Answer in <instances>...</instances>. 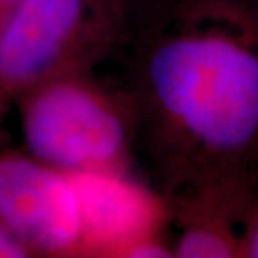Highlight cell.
<instances>
[{"label": "cell", "mask_w": 258, "mask_h": 258, "mask_svg": "<svg viewBox=\"0 0 258 258\" xmlns=\"http://www.w3.org/2000/svg\"><path fill=\"white\" fill-rule=\"evenodd\" d=\"M133 97L164 200L258 193V0H179L143 44Z\"/></svg>", "instance_id": "cell-1"}, {"label": "cell", "mask_w": 258, "mask_h": 258, "mask_svg": "<svg viewBox=\"0 0 258 258\" xmlns=\"http://www.w3.org/2000/svg\"><path fill=\"white\" fill-rule=\"evenodd\" d=\"M25 151L59 171H131L138 119L129 91L69 71L30 87L14 102Z\"/></svg>", "instance_id": "cell-2"}, {"label": "cell", "mask_w": 258, "mask_h": 258, "mask_svg": "<svg viewBox=\"0 0 258 258\" xmlns=\"http://www.w3.org/2000/svg\"><path fill=\"white\" fill-rule=\"evenodd\" d=\"M124 30V0H19L0 25V119L39 82L94 69Z\"/></svg>", "instance_id": "cell-3"}, {"label": "cell", "mask_w": 258, "mask_h": 258, "mask_svg": "<svg viewBox=\"0 0 258 258\" xmlns=\"http://www.w3.org/2000/svg\"><path fill=\"white\" fill-rule=\"evenodd\" d=\"M79 205L82 258H169L164 196L131 171L69 174Z\"/></svg>", "instance_id": "cell-4"}, {"label": "cell", "mask_w": 258, "mask_h": 258, "mask_svg": "<svg viewBox=\"0 0 258 258\" xmlns=\"http://www.w3.org/2000/svg\"><path fill=\"white\" fill-rule=\"evenodd\" d=\"M0 221L30 258H82L71 176L27 151L0 153Z\"/></svg>", "instance_id": "cell-5"}, {"label": "cell", "mask_w": 258, "mask_h": 258, "mask_svg": "<svg viewBox=\"0 0 258 258\" xmlns=\"http://www.w3.org/2000/svg\"><path fill=\"white\" fill-rule=\"evenodd\" d=\"M178 226L173 256L243 258V231L253 201L223 189H198L168 198Z\"/></svg>", "instance_id": "cell-6"}, {"label": "cell", "mask_w": 258, "mask_h": 258, "mask_svg": "<svg viewBox=\"0 0 258 258\" xmlns=\"http://www.w3.org/2000/svg\"><path fill=\"white\" fill-rule=\"evenodd\" d=\"M243 258H258V193L243 231Z\"/></svg>", "instance_id": "cell-7"}, {"label": "cell", "mask_w": 258, "mask_h": 258, "mask_svg": "<svg viewBox=\"0 0 258 258\" xmlns=\"http://www.w3.org/2000/svg\"><path fill=\"white\" fill-rule=\"evenodd\" d=\"M0 258H30L27 248L0 221Z\"/></svg>", "instance_id": "cell-8"}, {"label": "cell", "mask_w": 258, "mask_h": 258, "mask_svg": "<svg viewBox=\"0 0 258 258\" xmlns=\"http://www.w3.org/2000/svg\"><path fill=\"white\" fill-rule=\"evenodd\" d=\"M19 0H0V25H2L4 19L7 17L9 12L14 9V5Z\"/></svg>", "instance_id": "cell-9"}]
</instances>
